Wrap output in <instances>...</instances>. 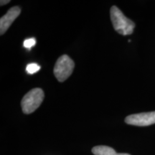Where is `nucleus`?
Returning <instances> with one entry per match:
<instances>
[{"label":"nucleus","mask_w":155,"mask_h":155,"mask_svg":"<svg viewBox=\"0 0 155 155\" xmlns=\"http://www.w3.org/2000/svg\"><path fill=\"white\" fill-rule=\"evenodd\" d=\"M110 15L114 30L118 33L122 35H129L132 34L135 24L130 19H128L117 7H111Z\"/></svg>","instance_id":"1"},{"label":"nucleus","mask_w":155,"mask_h":155,"mask_svg":"<svg viewBox=\"0 0 155 155\" xmlns=\"http://www.w3.org/2000/svg\"><path fill=\"white\" fill-rule=\"evenodd\" d=\"M44 97V92L41 88H36L30 91L21 101L23 113L29 114L34 112L43 101Z\"/></svg>","instance_id":"2"},{"label":"nucleus","mask_w":155,"mask_h":155,"mask_svg":"<svg viewBox=\"0 0 155 155\" xmlns=\"http://www.w3.org/2000/svg\"><path fill=\"white\" fill-rule=\"evenodd\" d=\"M75 67L74 62L69 56L63 55L60 57L54 67V75L60 82H63L72 74Z\"/></svg>","instance_id":"3"},{"label":"nucleus","mask_w":155,"mask_h":155,"mask_svg":"<svg viewBox=\"0 0 155 155\" xmlns=\"http://www.w3.org/2000/svg\"><path fill=\"white\" fill-rule=\"evenodd\" d=\"M125 122L127 124L147 127L155 124V111L132 114L127 116Z\"/></svg>","instance_id":"4"},{"label":"nucleus","mask_w":155,"mask_h":155,"mask_svg":"<svg viewBox=\"0 0 155 155\" xmlns=\"http://www.w3.org/2000/svg\"><path fill=\"white\" fill-rule=\"evenodd\" d=\"M20 7H13L10 8L7 12V14L4 15L0 19V34L2 35L8 30L11 25L16 19L17 17L20 15Z\"/></svg>","instance_id":"5"},{"label":"nucleus","mask_w":155,"mask_h":155,"mask_svg":"<svg viewBox=\"0 0 155 155\" xmlns=\"http://www.w3.org/2000/svg\"><path fill=\"white\" fill-rule=\"evenodd\" d=\"M94 155H130L126 153L117 154L113 148L107 146H96L92 149Z\"/></svg>","instance_id":"6"},{"label":"nucleus","mask_w":155,"mask_h":155,"mask_svg":"<svg viewBox=\"0 0 155 155\" xmlns=\"http://www.w3.org/2000/svg\"><path fill=\"white\" fill-rule=\"evenodd\" d=\"M40 69V66L38 64L36 63H30L28 64V66L26 68L27 72L30 74H33V73H35L38 72L39 70Z\"/></svg>","instance_id":"7"},{"label":"nucleus","mask_w":155,"mask_h":155,"mask_svg":"<svg viewBox=\"0 0 155 155\" xmlns=\"http://www.w3.org/2000/svg\"><path fill=\"white\" fill-rule=\"evenodd\" d=\"M36 40L35 38H30L28 40H25L24 42V47L26 48H31L35 45Z\"/></svg>","instance_id":"8"},{"label":"nucleus","mask_w":155,"mask_h":155,"mask_svg":"<svg viewBox=\"0 0 155 155\" xmlns=\"http://www.w3.org/2000/svg\"><path fill=\"white\" fill-rule=\"evenodd\" d=\"M9 2L10 1H8V0H7V1H3V0H2L1 2H0V5H1V6H2V5H6V4H7V3H9Z\"/></svg>","instance_id":"9"}]
</instances>
